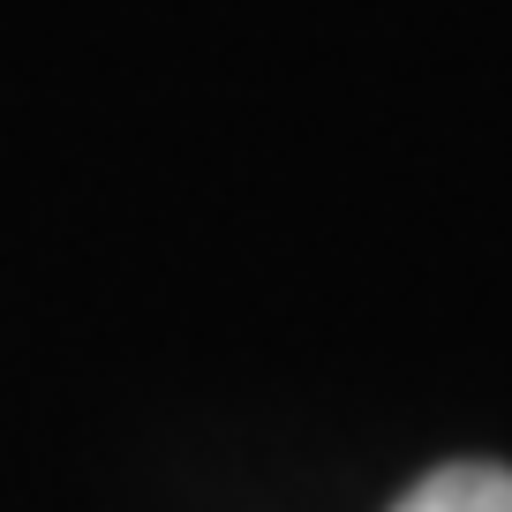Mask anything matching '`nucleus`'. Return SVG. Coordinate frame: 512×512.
Returning <instances> with one entry per match:
<instances>
[{"label":"nucleus","mask_w":512,"mask_h":512,"mask_svg":"<svg viewBox=\"0 0 512 512\" xmlns=\"http://www.w3.org/2000/svg\"><path fill=\"white\" fill-rule=\"evenodd\" d=\"M392 512H512V467H490V460L430 467Z\"/></svg>","instance_id":"obj_1"}]
</instances>
